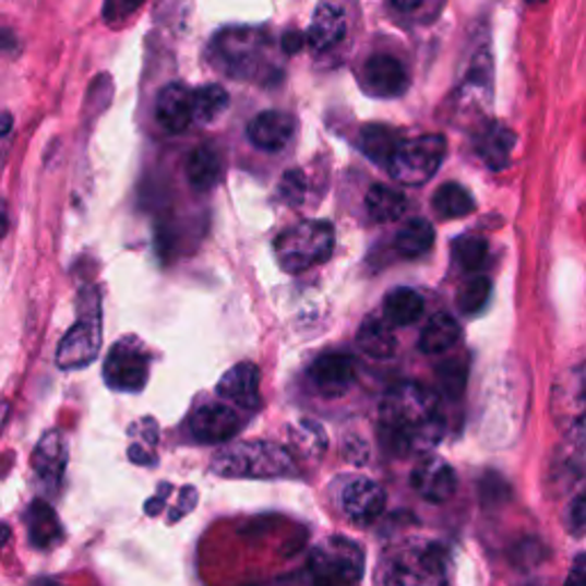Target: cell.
<instances>
[{
  "mask_svg": "<svg viewBox=\"0 0 586 586\" xmlns=\"http://www.w3.org/2000/svg\"><path fill=\"white\" fill-rule=\"evenodd\" d=\"M381 442L394 456H415L433 450L444 433L438 396L419 383H398L381 402Z\"/></svg>",
  "mask_w": 586,
  "mask_h": 586,
  "instance_id": "obj_1",
  "label": "cell"
},
{
  "mask_svg": "<svg viewBox=\"0 0 586 586\" xmlns=\"http://www.w3.org/2000/svg\"><path fill=\"white\" fill-rule=\"evenodd\" d=\"M383 586H447L450 561L442 546L433 541H406L387 554L383 564Z\"/></svg>",
  "mask_w": 586,
  "mask_h": 586,
  "instance_id": "obj_2",
  "label": "cell"
},
{
  "mask_svg": "<svg viewBox=\"0 0 586 586\" xmlns=\"http://www.w3.org/2000/svg\"><path fill=\"white\" fill-rule=\"evenodd\" d=\"M211 467L227 479H279L294 475V458L273 442L250 440L218 452Z\"/></svg>",
  "mask_w": 586,
  "mask_h": 586,
  "instance_id": "obj_3",
  "label": "cell"
},
{
  "mask_svg": "<svg viewBox=\"0 0 586 586\" xmlns=\"http://www.w3.org/2000/svg\"><path fill=\"white\" fill-rule=\"evenodd\" d=\"M335 248V229L325 220H304L283 231L275 241V256L287 273H302L323 264Z\"/></svg>",
  "mask_w": 586,
  "mask_h": 586,
  "instance_id": "obj_4",
  "label": "cell"
},
{
  "mask_svg": "<svg viewBox=\"0 0 586 586\" xmlns=\"http://www.w3.org/2000/svg\"><path fill=\"white\" fill-rule=\"evenodd\" d=\"M310 573L312 586H358L364 573V554L344 536L325 538L312 552Z\"/></svg>",
  "mask_w": 586,
  "mask_h": 586,
  "instance_id": "obj_5",
  "label": "cell"
},
{
  "mask_svg": "<svg viewBox=\"0 0 586 586\" xmlns=\"http://www.w3.org/2000/svg\"><path fill=\"white\" fill-rule=\"evenodd\" d=\"M444 154H447V140L442 135H421L404 140V145L392 156L387 170L398 183H427L440 170Z\"/></svg>",
  "mask_w": 586,
  "mask_h": 586,
  "instance_id": "obj_6",
  "label": "cell"
},
{
  "mask_svg": "<svg viewBox=\"0 0 586 586\" xmlns=\"http://www.w3.org/2000/svg\"><path fill=\"white\" fill-rule=\"evenodd\" d=\"M106 383L117 392H143L150 376V358L147 350L140 346L133 337H124L117 342L104 364Z\"/></svg>",
  "mask_w": 586,
  "mask_h": 586,
  "instance_id": "obj_7",
  "label": "cell"
},
{
  "mask_svg": "<svg viewBox=\"0 0 586 586\" xmlns=\"http://www.w3.org/2000/svg\"><path fill=\"white\" fill-rule=\"evenodd\" d=\"M101 350V314L81 316V321L69 331L56 354L60 369H83L97 360Z\"/></svg>",
  "mask_w": 586,
  "mask_h": 586,
  "instance_id": "obj_8",
  "label": "cell"
},
{
  "mask_svg": "<svg viewBox=\"0 0 586 586\" xmlns=\"http://www.w3.org/2000/svg\"><path fill=\"white\" fill-rule=\"evenodd\" d=\"M195 440L206 444H220L231 440L241 429L239 412L225 404H204L189 419Z\"/></svg>",
  "mask_w": 586,
  "mask_h": 586,
  "instance_id": "obj_9",
  "label": "cell"
},
{
  "mask_svg": "<svg viewBox=\"0 0 586 586\" xmlns=\"http://www.w3.org/2000/svg\"><path fill=\"white\" fill-rule=\"evenodd\" d=\"M342 509L350 521L369 525L385 509V490L367 477L350 479L342 490Z\"/></svg>",
  "mask_w": 586,
  "mask_h": 586,
  "instance_id": "obj_10",
  "label": "cell"
},
{
  "mask_svg": "<svg viewBox=\"0 0 586 586\" xmlns=\"http://www.w3.org/2000/svg\"><path fill=\"white\" fill-rule=\"evenodd\" d=\"M156 120L168 133H183L195 120V95L183 83H170L156 99Z\"/></svg>",
  "mask_w": 586,
  "mask_h": 586,
  "instance_id": "obj_11",
  "label": "cell"
},
{
  "mask_svg": "<svg viewBox=\"0 0 586 586\" xmlns=\"http://www.w3.org/2000/svg\"><path fill=\"white\" fill-rule=\"evenodd\" d=\"M410 481L417 495L431 504L447 502L456 492V475L452 470V465L442 458L421 461L412 470Z\"/></svg>",
  "mask_w": 586,
  "mask_h": 586,
  "instance_id": "obj_12",
  "label": "cell"
},
{
  "mask_svg": "<svg viewBox=\"0 0 586 586\" xmlns=\"http://www.w3.org/2000/svg\"><path fill=\"white\" fill-rule=\"evenodd\" d=\"M312 385L323 396H342L356 383V362L346 354H323L310 369Z\"/></svg>",
  "mask_w": 586,
  "mask_h": 586,
  "instance_id": "obj_13",
  "label": "cell"
},
{
  "mask_svg": "<svg viewBox=\"0 0 586 586\" xmlns=\"http://www.w3.org/2000/svg\"><path fill=\"white\" fill-rule=\"evenodd\" d=\"M364 87L376 97H398L408 89L406 67L392 56H373L362 72Z\"/></svg>",
  "mask_w": 586,
  "mask_h": 586,
  "instance_id": "obj_14",
  "label": "cell"
},
{
  "mask_svg": "<svg viewBox=\"0 0 586 586\" xmlns=\"http://www.w3.org/2000/svg\"><path fill=\"white\" fill-rule=\"evenodd\" d=\"M346 31H348V16L344 8L327 0V3H321L319 10L314 12L312 26L308 31V44L316 53L331 51L344 41Z\"/></svg>",
  "mask_w": 586,
  "mask_h": 586,
  "instance_id": "obj_15",
  "label": "cell"
},
{
  "mask_svg": "<svg viewBox=\"0 0 586 586\" xmlns=\"http://www.w3.org/2000/svg\"><path fill=\"white\" fill-rule=\"evenodd\" d=\"M218 394L234 406L254 410L260 406V369L252 362L231 367L218 383Z\"/></svg>",
  "mask_w": 586,
  "mask_h": 586,
  "instance_id": "obj_16",
  "label": "cell"
},
{
  "mask_svg": "<svg viewBox=\"0 0 586 586\" xmlns=\"http://www.w3.org/2000/svg\"><path fill=\"white\" fill-rule=\"evenodd\" d=\"M248 137L254 147L264 152H279L285 150L294 137V120L287 112L266 110L250 122Z\"/></svg>",
  "mask_w": 586,
  "mask_h": 586,
  "instance_id": "obj_17",
  "label": "cell"
},
{
  "mask_svg": "<svg viewBox=\"0 0 586 586\" xmlns=\"http://www.w3.org/2000/svg\"><path fill=\"white\" fill-rule=\"evenodd\" d=\"M33 467L41 483H46L51 490L60 486L67 467V447L58 431H49L41 435L33 452Z\"/></svg>",
  "mask_w": 586,
  "mask_h": 586,
  "instance_id": "obj_18",
  "label": "cell"
},
{
  "mask_svg": "<svg viewBox=\"0 0 586 586\" xmlns=\"http://www.w3.org/2000/svg\"><path fill=\"white\" fill-rule=\"evenodd\" d=\"M220 64L229 69V76H239L237 72H243L252 56L260 53V35L252 31H231L223 33L216 39Z\"/></svg>",
  "mask_w": 586,
  "mask_h": 586,
  "instance_id": "obj_19",
  "label": "cell"
},
{
  "mask_svg": "<svg viewBox=\"0 0 586 586\" xmlns=\"http://www.w3.org/2000/svg\"><path fill=\"white\" fill-rule=\"evenodd\" d=\"M26 525L31 543L39 550L53 548L62 541V527L58 521V513L41 500L33 502L26 513Z\"/></svg>",
  "mask_w": 586,
  "mask_h": 586,
  "instance_id": "obj_20",
  "label": "cell"
},
{
  "mask_svg": "<svg viewBox=\"0 0 586 586\" xmlns=\"http://www.w3.org/2000/svg\"><path fill=\"white\" fill-rule=\"evenodd\" d=\"M458 339H461L458 321L447 312H440L431 316V321L424 325V331H421L419 348L424 350L427 356H442L447 354L450 348H454Z\"/></svg>",
  "mask_w": 586,
  "mask_h": 586,
  "instance_id": "obj_21",
  "label": "cell"
},
{
  "mask_svg": "<svg viewBox=\"0 0 586 586\" xmlns=\"http://www.w3.org/2000/svg\"><path fill=\"white\" fill-rule=\"evenodd\" d=\"M358 346L373 360H390L396 350V335L387 319L369 316L358 331Z\"/></svg>",
  "mask_w": 586,
  "mask_h": 586,
  "instance_id": "obj_22",
  "label": "cell"
},
{
  "mask_svg": "<svg viewBox=\"0 0 586 586\" xmlns=\"http://www.w3.org/2000/svg\"><path fill=\"white\" fill-rule=\"evenodd\" d=\"M408 200L402 191L390 189L383 183H373L367 193V211L371 220L376 223H394L406 214Z\"/></svg>",
  "mask_w": 586,
  "mask_h": 586,
  "instance_id": "obj_23",
  "label": "cell"
},
{
  "mask_svg": "<svg viewBox=\"0 0 586 586\" xmlns=\"http://www.w3.org/2000/svg\"><path fill=\"white\" fill-rule=\"evenodd\" d=\"M515 145V135L504 124H490L479 137V156L488 163V168L502 170L506 168L509 156Z\"/></svg>",
  "mask_w": 586,
  "mask_h": 586,
  "instance_id": "obj_24",
  "label": "cell"
},
{
  "mask_svg": "<svg viewBox=\"0 0 586 586\" xmlns=\"http://www.w3.org/2000/svg\"><path fill=\"white\" fill-rule=\"evenodd\" d=\"M186 175L195 191L214 189L220 179V156L214 147L200 145L186 163Z\"/></svg>",
  "mask_w": 586,
  "mask_h": 586,
  "instance_id": "obj_25",
  "label": "cell"
},
{
  "mask_svg": "<svg viewBox=\"0 0 586 586\" xmlns=\"http://www.w3.org/2000/svg\"><path fill=\"white\" fill-rule=\"evenodd\" d=\"M402 145H404L402 135H398L390 127L371 124V127H364L362 133H360V147H362V152L373 163H381V166H390L392 156L396 154V150L402 147Z\"/></svg>",
  "mask_w": 586,
  "mask_h": 586,
  "instance_id": "obj_26",
  "label": "cell"
},
{
  "mask_svg": "<svg viewBox=\"0 0 586 586\" xmlns=\"http://www.w3.org/2000/svg\"><path fill=\"white\" fill-rule=\"evenodd\" d=\"M435 241L433 225L424 218H412L402 229H398L394 246L398 254H404L406 260H415V256L427 254Z\"/></svg>",
  "mask_w": 586,
  "mask_h": 586,
  "instance_id": "obj_27",
  "label": "cell"
},
{
  "mask_svg": "<svg viewBox=\"0 0 586 586\" xmlns=\"http://www.w3.org/2000/svg\"><path fill=\"white\" fill-rule=\"evenodd\" d=\"M421 312H424V300L415 289L398 287L385 296L383 316L392 325H410L421 316Z\"/></svg>",
  "mask_w": 586,
  "mask_h": 586,
  "instance_id": "obj_28",
  "label": "cell"
},
{
  "mask_svg": "<svg viewBox=\"0 0 586 586\" xmlns=\"http://www.w3.org/2000/svg\"><path fill=\"white\" fill-rule=\"evenodd\" d=\"M433 208L440 218H463L475 211V198L461 183H444L433 195Z\"/></svg>",
  "mask_w": 586,
  "mask_h": 586,
  "instance_id": "obj_29",
  "label": "cell"
},
{
  "mask_svg": "<svg viewBox=\"0 0 586 586\" xmlns=\"http://www.w3.org/2000/svg\"><path fill=\"white\" fill-rule=\"evenodd\" d=\"M229 104L227 92L220 85H204L195 92V120L214 122Z\"/></svg>",
  "mask_w": 586,
  "mask_h": 586,
  "instance_id": "obj_30",
  "label": "cell"
},
{
  "mask_svg": "<svg viewBox=\"0 0 586 586\" xmlns=\"http://www.w3.org/2000/svg\"><path fill=\"white\" fill-rule=\"evenodd\" d=\"M490 279L483 275H477L461 287L458 291V308L463 314H479L490 298Z\"/></svg>",
  "mask_w": 586,
  "mask_h": 586,
  "instance_id": "obj_31",
  "label": "cell"
},
{
  "mask_svg": "<svg viewBox=\"0 0 586 586\" xmlns=\"http://www.w3.org/2000/svg\"><path fill=\"white\" fill-rule=\"evenodd\" d=\"M486 256L488 243L479 237H461L458 241H454V260L467 273L479 271L486 264Z\"/></svg>",
  "mask_w": 586,
  "mask_h": 586,
  "instance_id": "obj_32",
  "label": "cell"
},
{
  "mask_svg": "<svg viewBox=\"0 0 586 586\" xmlns=\"http://www.w3.org/2000/svg\"><path fill=\"white\" fill-rule=\"evenodd\" d=\"M438 381L442 392L447 394L450 398H456L463 394L465 390V381H467V367L463 360H447L438 367Z\"/></svg>",
  "mask_w": 586,
  "mask_h": 586,
  "instance_id": "obj_33",
  "label": "cell"
},
{
  "mask_svg": "<svg viewBox=\"0 0 586 586\" xmlns=\"http://www.w3.org/2000/svg\"><path fill=\"white\" fill-rule=\"evenodd\" d=\"M143 3H145V0H106V3H104V19L108 23L129 19L131 14H135L140 10V5H143Z\"/></svg>",
  "mask_w": 586,
  "mask_h": 586,
  "instance_id": "obj_34",
  "label": "cell"
},
{
  "mask_svg": "<svg viewBox=\"0 0 586 586\" xmlns=\"http://www.w3.org/2000/svg\"><path fill=\"white\" fill-rule=\"evenodd\" d=\"M279 195H283V200L287 204H298L304 195V177L302 172L294 170V172H287L283 183H279Z\"/></svg>",
  "mask_w": 586,
  "mask_h": 586,
  "instance_id": "obj_35",
  "label": "cell"
},
{
  "mask_svg": "<svg viewBox=\"0 0 586 586\" xmlns=\"http://www.w3.org/2000/svg\"><path fill=\"white\" fill-rule=\"evenodd\" d=\"M195 504H198V490L195 488H183L181 498H179V509L170 513V523H177L181 515L191 513L195 509Z\"/></svg>",
  "mask_w": 586,
  "mask_h": 586,
  "instance_id": "obj_36",
  "label": "cell"
},
{
  "mask_svg": "<svg viewBox=\"0 0 586 586\" xmlns=\"http://www.w3.org/2000/svg\"><path fill=\"white\" fill-rule=\"evenodd\" d=\"M564 586H586V552L573 559Z\"/></svg>",
  "mask_w": 586,
  "mask_h": 586,
  "instance_id": "obj_37",
  "label": "cell"
},
{
  "mask_svg": "<svg viewBox=\"0 0 586 586\" xmlns=\"http://www.w3.org/2000/svg\"><path fill=\"white\" fill-rule=\"evenodd\" d=\"M571 521L577 529H586V490L573 502L571 509Z\"/></svg>",
  "mask_w": 586,
  "mask_h": 586,
  "instance_id": "obj_38",
  "label": "cell"
},
{
  "mask_svg": "<svg viewBox=\"0 0 586 586\" xmlns=\"http://www.w3.org/2000/svg\"><path fill=\"white\" fill-rule=\"evenodd\" d=\"M304 39H308V37H302L300 33H287L283 37V49H285V53H298L302 49Z\"/></svg>",
  "mask_w": 586,
  "mask_h": 586,
  "instance_id": "obj_39",
  "label": "cell"
},
{
  "mask_svg": "<svg viewBox=\"0 0 586 586\" xmlns=\"http://www.w3.org/2000/svg\"><path fill=\"white\" fill-rule=\"evenodd\" d=\"M392 8L398 12H415L421 5H424V0H390Z\"/></svg>",
  "mask_w": 586,
  "mask_h": 586,
  "instance_id": "obj_40",
  "label": "cell"
},
{
  "mask_svg": "<svg viewBox=\"0 0 586 586\" xmlns=\"http://www.w3.org/2000/svg\"><path fill=\"white\" fill-rule=\"evenodd\" d=\"M37 586H58V584H51V582H41V584H37Z\"/></svg>",
  "mask_w": 586,
  "mask_h": 586,
  "instance_id": "obj_41",
  "label": "cell"
},
{
  "mask_svg": "<svg viewBox=\"0 0 586 586\" xmlns=\"http://www.w3.org/2000/svg\"><path fill=\"white\" fill-rule=\"evenodd\" d=\"M527 3H531V5H534V3H543V0H527Z\"/></svg>",
  "mask_w": 586,
  "mask_h": 586,
  "instance_id": "obj_42",
  "label": "cell"
}]
</instances>
